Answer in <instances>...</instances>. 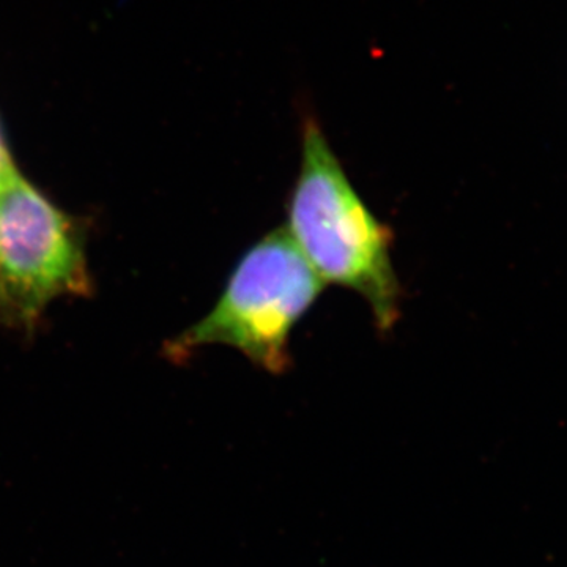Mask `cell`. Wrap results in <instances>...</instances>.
<instances>
[{
  "label": "cell",
  "mask_w": 567,
  "mask_h": 567,
  "mask_svg": "<svg viewBox=\"0 0 567 567\" xmlns=\"http://www.w3.org/2000/svg\"><path fill=\"white\" fill-rule=\"evenodd\" d=\"M18 171L14 169V171H3V169H0V189L3 188V185H6L7 181H9V178L11 177V175L13 174H17Z\"/></svg>",
  "instance_id": "cell-6"
},
{
  "label": "cell",
  "mask_w": 567,
  "mask_h": 567,
  "mask_svg": "<svg viewBox=\"0 0 567 567\" xmlns=\"http://www.w3.org/2000/svg\"><path fill=\"white\" fill-rule=\"evenodd\" d=\"M301 167L290 194L286 229L324 284L363 297L382 333L401 317L393 233L375 218L339 162L311 99L297 100Z\"/></svg>",
  "instance_id": "cell-1"
},
{
  "label": "cell",
  "mask_w": 567,
  "mask_h": 567,
  "mask_svg": "<svg viewBox=\"0 0 567 567\" xmlns=\"http://www.w3.org/2000/svg\"><path fill=\"white\" fill-rule=\"evenodd\" d=\"M0 169L14 171L13 159H11L9 147H7L6 137H3L2 128H0Z\"/></svg>",
  "instance_id": "cell-5"
},
{
  "label": "cell",
  "mask_w": 567,
  "mask_h": 567,
  "mask_svg": "<svg viewBox=\"0 0 567 567\" xmlns=\"http://www.w3.org/2000/svg\"><path fill=\"white\" fill-rule=\"evenodd\" d=\"M0 322L20 323L18 322L17 315H14L13 306H11L9 297H7L2 279H0Z\"/></svg>",
  "instance_id": "cell-4"
},
{
  "label": "cell",
  "mask_w": 567,
  "mask_h": 567,
  "mask_svg": "<svg viewBox=\"0 0 567 567\" xmlns=\"http://www.w3.org/2000/svg\"><path fill=\"white\" fill-rule=\"evenodd\" d=\"M323 287L286 226L278 227L245 252L212 311L178 336L169 352L178 358L200 347H233L257 368L281 375L290 368V334Z\"/></svg>",
  "instance_id": "cell-2"
},
{
  "label": "cell",
  "mask_w": 567,
  "mask_h": 567,
  "mask_svg": "<svg viewBox=\"0 0 567 567\" xmlns=\"http://www.w3.org/2000/svg\"><path fill=\"white\" fill-rule=\"evenodd\" d=\"M0 279L22 324L51 301L91 289L76 227L20 173L0 189Z\"/></svg>",
  "instance_id": "cell-3"
}]
</instances>
